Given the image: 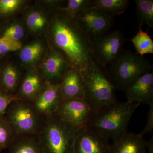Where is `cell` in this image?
<instances>
[{"label":"cell","instance_id":"cell-2","mask_svg":"<svg viewBox=\"0 0 153 153\" xmlns=\"http://www.w3.org/2000/svg\"><path fill=\"white\" fill-rule=\"evenodd\" d=\"M140 103L118 102L94 114L85 126L112 141L127 131L131 117Z\"/></svg>","mask_w":153,"mask_h":153},{"label":"cell","instance_id":"cell-9","mask_svg":"<svg viewBox=\"0 0 153 153\" xmlns=\"http://www.w3.org/2000/svg\"><path fill=\"white\" fill-rule=\"evenodd\" d=\"M72 68L65 55L55 47L51 49L42 63L41 74L45 82L60 84L65 74Z\"/></svg>","mask_w":153,"mask_h":153},{"label":"cell","instance_id":"cell-28","mask_svg":"<svg viewBox=\"0 0 153 153\" xmlns=\"http://www.w3.org/2000/svg\"><path fill=\"white\" fill-rule=\"evenodd\" d=\"M21 99L15 94H11L0 89V118L4 117L9 105L14 100Z\"/></svg>","mask_w":153,"mask_h":153},{"label":"cell","instance_id":"cell-6","mask_svg":"<svg viewBox=\"0 0 153 153\" xmlns=\"http://www.w3.org/2000/svg\"><path fill=\"white\" fill-rule=\"evenodd\" d=\"M4 117L15 135H38L45 119L36 110L32 102L22 99L14 100L9 105Z\"/></svg>","mask_w":153,"mask_h":153},{"label":"cell","instance_id":"cell-26","mask_svg":"<svg viewBox=\"0 0 153 153\" xmlns=\"http://www.w3.org/2000/svg\"><path fill=\"white\" fill-rule=\"evenodd\" d=\"M22 48L21 41L0 36V59L9 52L17 51Z\"/></svg>","mask_w":153,"mask_h":153},{"label":"cell","instance_id":"cell-11","mask_svg":"<svg viewBox=\"0 0 153 153\" xmlns=\"http://www.w3.org/2000/svg\"><path fill=\"white\" fill-rule=\"evenodd\" d=\"M109 140L85 126L80 128L74 143V153H111Z\"/></svg>","mask_w":153,"mask_h":153},{"label":"cell","instance_id":"cell-3","mask_svg":"<svg viewBox=\"0 0 153 153\" xmlns=\"http://www.w3.org/2000/svg\"><path fill=\"white\" fill-rule=\"evenodd\" d=\"M82 73L85 83L84 100L93 114L117 102L116 89L106 68L93 61Z\"/></svg>","mask_w":153,"mask_h":153},{"label":"cell","instance_id":"cell-20","mask_svg":"<svg viewBox=\"0 0 153 153\" xmlns=\"http://www.w3.org/2000/svg\"><path fill=\"white\" fill-rule=\"evenodd\" d=\"M44 50V45L40 41L30 43L21 49L19 55L20 60L25 65H33L40 59Z\"/></svg>","mask_w":153,"mask_h":153},{"label":"cell","instance_id":"cell-22","mask_svg":"<svg viewBox=\"0 0 153 153\" xmlns=\"http://www.w3.org/2000/svg\"><path fill=\"white\" fill-rule=\"evenodd\" d=\"M133 44L137 54L141 56L153 53V41L147 32H144L142 26L136 35L130 40Z\"/></svg>","mask_w":153,"mask_h":153},{"label":"cell","instance_id":"cell-30","mask_svg":"<svg viewBox=\"0 0 153 153\" xmlns=\"http://www.w3.org/2000/svg\"><path fill=\"white\" fill-rule=\"evenodd\" d=\"M148 153H153V143H149L148 145Z\"/></svg>","mask_w":153,"mask_h":153},{"label":"cell","instance_id":"cell-16","mask_svg":"<svg viewBox=\"0 0 153 153\" xmlns=\"http://www.w3.org/2000/svg\"><path fill=\"white\" fill-rule=\"evenodd\" d=\"M111 153H148L147 142L138 134L127 131L113 141Z\"/></svg>","mask_w":153,"mask_h":153},{"label":"cell","instance_id":"cell-21","mask_svg":"<svg viewBox=\"0 0 153 153\" xmlns=\"http://www.w3.org/2000/svg\"><path fill=\"white\" fill-rule=\"evenodd\" d=\"M136 14L140 26L146 25L149 27H153V0H135Z\"/></svg>","mask_w":153,"mask_h":153},{"label":"cell","instance_id":"cell-14","mask_svg":"<svg viewBox=\"0 0 153 153\" xmlns=\"http://www.w3.org/2000/svg\"><path fill=\"white\" fill-rule=\"evenodd\" d=\"M84 77L81 71L72 68L63 77L60 84L62 100L82 99L84 97Z\"/></svg>","mask_w":153,"mask_h":153},{"label":"cell","instance_id":"cell-4","mask_svg":"<svg viewBox=\"0 0 153 153\" xmlns=\"http://www.w3.org/2000/svg\"><path fill=\"white\" fill-rule=\"evenodd\" d=\"M60 119L53 114L45 117L38 135L45 153H74V143L80 128Z\"/></svg>","mask_w":153,"mask_h":153},{"label":"cell","instance_id":"cell-25","mask_svg":"<svg viewBox=\"0 0 153 153\" xmlns=\"http://www.w3.org/2000/svg\"><path fill=\"white\" fill-rule=\"evenodd\" d=\"M47 22L45 16L38 11H34L30 13L26 19V23L28 28L35 32L43 30Z\"/></svg>","mask_w":153,"mask_h":153},{"label":"cell","instance_id":"cell-18","mask_svg":"<svg viewBox=\"0 0 153 153\" xmlns=\"http://www.w3.org/2000/svg\"><path fill=\"white\" fill-rule=\"evenodd\" d=\"M20 82V73L16 67L10 63H6L1 66L0 69L1 90L15 94L14 92L18 88Z\"/></svg>","mask_w":153,"mask_h":153},{"label":"cell","instance_id":"cell-24","mask_svg":"<svg viewBox=\"0 0 153 153\" xmlns=\"http://www.w3.org/2000/svg\"><path fill=\"white\" fill-rule=\"evenodd\" d=\"M15 136L5 118H0V153L8 149Z\"/></svg>","mask_w":153,"mask_h":153},{"label":"cell","instance_id":"cell-7","mask_svg":"<svg viewBox=\"0 0 153 153\" xmlns=\"http://www.w3.org/2000/svg\"><path fill=\"white\" fill-rule=\"evenodd\" d=\"M125 42L119 30L110 31L91 43V53L94 61L101 67L106 68L117 59L123 51Z\"/></svg>","mask_w":153,"mask_h":153},{"label":"cell","instance_id":"cell-15","mask_svg":"<svg viewBox=\"0 0 153 153\" xmlns=\"http://www.w3.org/2000/svg\"><path fill=\"white\" fill-rule=\"evenodd\" d=\"M46 85L41 74L35 71H28L20 83L17 97L33 102L41 94Z\"/></svg>","mask_w":153,"mask_h":153},{"label":"cell","instance_id":"cell-27","mask_svg":"<svg viewBox=\"0 0 153 153\" xmlns=\"http://www.w3.org/2000/svg\"><path fill=\"white\" fill-rule=\"evenodd\" d=\"M24 29L19 24H12L3 28L0 36H5L13 40L20 41L24 36Z\"/></svg>","mask_w":153,"mask_h":153},{"label":"cell","instance_id":"cell-5","mask_svg":"<svg viewBox=\"0 0 153 153\" xmlns=\"http://www.w3.org/2000/svg\"><path fill=\"white\" fill-rule=\"evenodd\" d=\"M152 68L149 62L143 56L123 50L106 70L115 89L124 91L140 77L151 72Z\"/></svg>","mask_w":153,"mask_h":153},{"label":"cell","instance_id":"cell-23","mask_svg":"<svg viewBox=\"0 0 153 153\" xmlns=\"http://www.w3.org/2000/svg\"><path fill=\"white\" fill-rule=\"evenodd\" d=\"M90 0H69L65 7L58 8L71 19H74L78 15L89 8Z\"/></svg>","mask_w":153,"mask_h":153},{"label":"cell","instance_id":"cell-8","mask_svg":"<svg viewBox=\"0 0 153 153\" xmlns=\"http://www.w3.org/2000/svg\"><path fill=\"white\" fill-rule=\"evenodd\" d=\"M74 19L91 41L111 31L114 21V16L95 8H89Z\"/></svg>","mask_w":153,"mask_h":153},{"label":"cell","instance_id":"cell-1","mask_svg":"<svg viewBox=\"0 0 153 153\" xmlns=\"http://www.w3.org/2000/svg\"><path fill=\"white\" fill-rule=\"evenodd\" d=\"M58 10L50 28L52 42L65 55L72 68L83 72L94 61L91 53L92 41L75 19Z\"/></svg>","mask_w":153,"mask_h":153},{"label":"cell","instance_id":"cell-17","mask_svg":"<svg viewBox=\"0 0 153 153\" xmlns=\"http://www.w3.org/2000/svg\"><path fill=\"white\" fill-rule=\"evenodd\" d=\"M7 149L8 153H45L39 137L34 134L15 136Z\"/></svg>","mask_w":153,"mask_h":153},{"label":"cell","instance_id":"cell-19","mask_svg":"<svg viewBox=\"0 0 153 153\" xmlns=\"http://www.w3.org/2000/svg\"><path fill=\"white\" fill-rule=\"evenodd\" d=\"M129 2L128 0H90L89 8L100 9L114 16L124 13Z\"/></svg>","mask_w":153,"mask_h":153},{"label":"cell","instance_id":"cell-12","mask_svg":"<svg viewBox=\"0 0 153 153\" xmlns=\"http://www.w3.org/2000/svg\"><path fill=\"white\" fill-rule=\"evenodd\" d=\"M61 101L60 84L46 82L44 90L32 103L38 112L45 117L56 112Z\"/></svg>","mask_w":153,"mask_h":153},{"label":"cell","instance_id":"cell-29","mask_svg":"<svg viewBox=\"0 0 153 153\" xmlns=\"http://www.w3.org/2000/svg\"><path fill=\"white\" fill-rule=\"evenodd\" d=\"M149 111L148 113V118L146 124L142 131L138 134L141 137H143L146 134L152 133L153 129V103L149 105Z\"/></svg>","mask_w":153,"mask_h":153},{"label":"cell","instance_id":"cell-10","mask_svg":"<svg viewBox=\"0 0 153 153\" xmlns=\"http://www.w3.org/2000/svg\"><path fill=\"white\" fill-rule=\"evenodd\" d=\"M55 113L64 121L78 126H85L93 114L89 105L82 99L62 100Z\"/></svg>","mask_w":153,"mask_h":153},{"label":"cell","instance_id":"cell-31","mask_svg":"<svg viewBox=\"0 0 153 153\" xmlns=\"http://www.w3.org/2000/svg\"><path fill=\"white\" fill-rule=\"evenodd\" d=\"M1 65H0V69H1Z\"/></svg>","mask_w":153,"mask_h":153},{"label":"cell","instance_id":"cell-13","mask_svg":"<svg viewBox=\"0 0 153 153\" xmlns=\"http://www.w3.org/2000/svg\"><path fill=\"white\" fill-rule=\"evenodd\" d=\"M127 101L145 103H153V73L144 74L124 91Z\"/></svg>","mask_w":153,"mask_h":153}]
</instances>
